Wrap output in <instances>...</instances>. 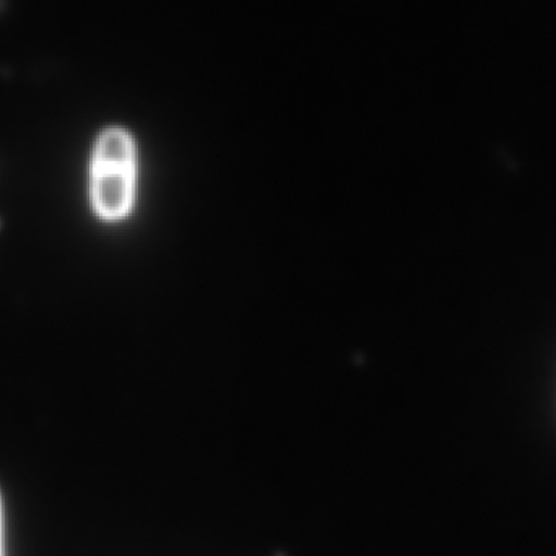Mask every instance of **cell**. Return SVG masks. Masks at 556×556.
I'll use <instances>...</instances> for the list:
<instances>
[{
    "label": "cell",
    "mask_w": 556,
    "mask_h": 556,
    "mask_svg": "<svg viewBox=\"0 0 556 556\" xmlns=\"http://www.w3.org/2000/svg\"><path fill=\"white\" fill-rule=\"evenodd\" d=\"M0 556H3V545H2V506H0Z\"/></svg>",
    "instance_id": "cell-2"
},
{
    "label": "cell",
    "mask_w": 556,
    "mask_h": 556,
    "mask_svg": "<svg viewBox=\"0 0 556 556\" xmlns=\"http://www.w3.org/2000/svg\"><path fill=\"white\" fill-rule=\"evenodd\" d=\"M137 192V150L124 129L104 130L91 162V202L98 217L121 222L130 215Z\"/></svg>",
    "instance_id": "cell-1"
}]
</instances>
